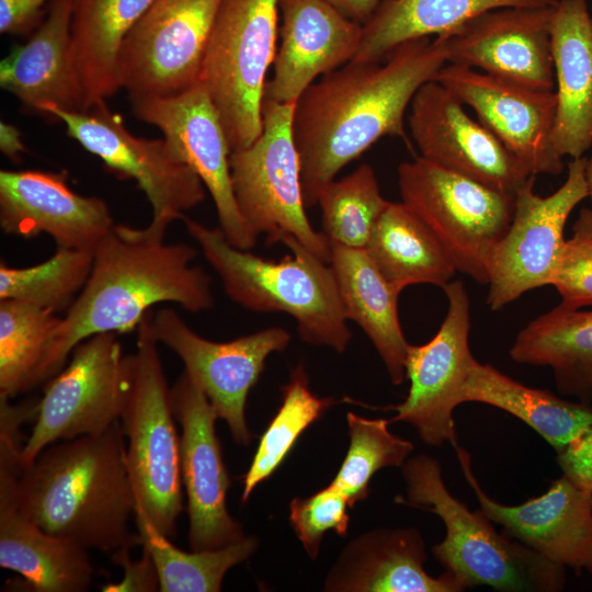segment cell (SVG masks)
I'll use <instances>...</instances> for the list:
<instances>
[{"label": "cell", "instance_id": "e575fe53", "mask_svg": "<svg viewBox=\"0 0 592 592\" xmlns=\"http://www.w3.org/2000/svg\"><path fill=\"white\" fill-rule=\"evenodd\" d=\"M143 548L150 554L159 578L160 592H218L227 571L257 549L255 537H244L212 550L185 551L157 530L144 512H134Z\"/></svg>", "mask_w": 592, "mask_h": 592}, {"label": "cell", "instance_id": "ab89813d", "mask_svg": "<svg viewBox=\"0 0 592 592\" xmlns=\"http://www.w3.org/2000/svg\"><path fill=\"white\" fill-rule=\"evenodd\" d=\"M349 500L332 485L307 498H294L289 504V522L306 553L315 559L323 535L334 531L344 537L349 530Z\"/></svg>", "mask_w": 592, "mask_h": 592}, {"label": "cell", "instance_id": "6da1fadb", "mask_svg": "<svg viewBox=\"0 0 592 592\" xmlns=\"http://www.w3.org/2000/svg\"><path fill=\"white\" fill-rule=\"evenodd\" d=\"M447 64L439 37L394 48L383 60H351L321 76L296 101L292 129L306 208L325 185L385 136L409 144L405 114L421 86Z\"/></svg>", "mask_w": 592, "mask_h": 592}, {"label": "cell", "instance_id": "d590c367", "mask_svg": "<svg viewBox=\"0 0 592 592\" xmlns=\"http://www.w3.org/2000/svg\"><path fill=\"white\" fill-rule=\"evenodd\" d=\"M390 201L383 197L374 169L366 163L321 190L322 234L330 246L365 249L373 229Z\"/></svg>", "mask_w": 592, "mask_h": 592}, {"label": "cell", "instance_id": "74e56055", "mask_svg": "<svg viewBox=\"0 0 592 592\" xmlns=\"http://www.w3.org/2000/svg\"><path fill=\"white\" fill-rule=\"evenodd\" d=\"M94 250L58 249L25 267L0 263V300L13 299L55 312L69 308L86 285Z\"/></svg>", "mask_w": 592, "mask_h": 592}, {"label": "cell", "instance_id": "e0dca14e", "mask_svg": "<svg viewBox=\"0 0 592 592\" xmlns=\"http://www.w3.org/2000/svg\"><path fill=\"white\" fill-rule=\"evenodd\" d=\"M171 402L181 425L180 467L187 499L190 548L212 550L237 543L246 536L227 509L230 478L216 435L218 415L185 371L171 387Z\"/></svg>", "mask_w": 592, "mask_h": 592}, {"label": "cell", "instance_id": "7402d4cb", "mask_svg": "<svg viewBox=\"0 0 592 592\" xmlns=\"http://www.w3.org/2000/svg\"><path fill=\"white\" fill-rule=\"evenodd\" d=\"M114 225L107 204L75 193L65 172L0 171V227L5 235L45 234L58 249L94 250Z\"/></svg>", "mask_w": 592, "mask_h": 592}, {"label": "cell", "instance_id": "b9f144b4", "mask_svg": "<svg viewBox=\"0 0 592 592\" xmlns=\"http://www.w3.org/2000/svg\"><path fill=\"white\" fill-rule=\"evenodd\" d=\"M132 547H123L111 554V559L123 569L119 582L102 587L103 592H153L159 591V578L155 562L147 549L138 560L130 557Z\"/></svg>", "mask_w": 592, "mask_h": 592}, {"label": "cell", "instance_id": "8fae6325", "mask_svg": "<svg viewBox=\"0 0 592 592\" xmlns=\"http://www.w3.org/2000/svg\"><path fill=\"white\" fill-rule=\"evenodd\" d=\"M38 112L61 121L68 136L112 172L137 182L152 209L149 225L167 230L172 221L182 219L185 212L203 202V182L175 157L168 143L134 136L105 101L87 111L46 104Z\"/></svg>", "mask_w": 592, "mask_h": 592}, {"label": "cell", "instance_id": "ac0fdd59", "mask_svg": "<svg viewBox=\"0 0 592 592\" xmlns=\"http://www.w3.org/2000/svg\"><path fill=\"white\" fill-rule=\"evenodd\" d=\"M408 116L420 156L499 191L515 193L535 175L474 119L447 88L431 80L415 92Z\"/></svg>", "mask_w": 592, "mask_h": 592}, {"label": "cell", "instance_id": "3957f363", "mask_svg": "<svg viewBox=\"0 0 592 592\" xmlns=\"http://www.w3.org/2000/svg\"><path fill=\"white\" fill-rule=\"evenodd\" d=\"M21 512L49 534L113 554L141 545L128 522L136 497L121 422L44 448L16 480Z\"/></svg>", "mask_w": 592, "mask_h": 592}, {"label": "cell", "instance_id": "8992f818", "mask_svg": "<svg viewBox=\"0 0 592 592\" xmlns=\"http://www.w3.org/2000/svg\"><path fill=\"white\" fill-rule=\"evenodd\" d=\"M149 311L138 325L129 354V383L119 422L136 505L169 538L184 509L180 435Z\"/></svg>", "mask_w": 592, "mask_h": 592}, {"label": "cell", "instance_id": "d6986e66", "mask_svg": "<svg viewBox=\"0 0 592 592\" xmlns=\"http://www.w3.org/2000/svg\"><path fill=\"white\" fill-rule=\"evenodd\" d=\"M434 80L474 110L478 121L534 175L563 171V157L554 145L555 91L452 64L444 65Z\"/></svg>", "mask_w": 592, "mask_h": 592}, {"label": "cell", "instance_id": "4dcf8cb0", "mask_svg": "<svg viewBox=\"0 0 592 592\" xmlns=\"http://www.w3.org/2000/svg\"><path fill=\"white\" fill-rule=\"evenodd\" d=\"M559 0H383L363 24L352 60L379 61L397 46L447 33L469 19L500 8L554 7Z\"/></svg>", "mask_w": 592, "mask_h": 592}, {"label": "cell", "instance_id": "d4e9b609", "mask_svg": "<svg viewBox=\"0 0 592 592\" xmlns=\"http://www.w3.org/2000/svg\"><path fill=\"white\" fill-rule=\"evenodd\" d=\"M73 0H52L47 18L30 39L0 62V86L26 107L53 104L87 111L71 39Z\"/></svg>", "mask_w": 592, "mask_h": 592}, {"label": "cell", "instance_id": "f35d334b", "mask_svg": "<svg viewBox=\"0 0 592 592\" xmlns=\"http://www.w3.org/2000/svg\"><path fill=\"white\" fill-rule=\"evenodd\" d=\"M350 446L330 485L342 491L350 508L368 496L371 478L382 468L401 467L413 451V444L388 430L385 419H367L348 412Z\"/></svg>", "mask_w": 592, "mask_h": 592}, {"label": "cell", "instance_id": "9c48e42d", "mask_svg": "<svg viewBox=\"0 0 592 592\" xmlns=\"http://www.w3.org/2000/svg\"><path fill=\"white\" fill-rule=\"evenodd\" d=\"M295 103L264 98L262 132L248 147L230 152V173L238 208L265 242L293 237L329 263L331 247L306 214L300 161L292 129Z\"/></svg>", "mask_w": 592, "mask_h": 592}, {"label": "cell", "instance_id": "83f0119b", "mask_svg": "<svg viewBox=\"0 0 592 592\" xmlns=\"http://www.w3.org/2000/svg\"><path fill=\"white\" fill-rule=\"evenodd\" d=\"M330 247L329 264L346 320L361 327L383 360L391 383L400 385L406 378L409 348L398 316L401 291L383 275L365 249Z\"/></svg>", "mask_w": 592, "mask_h": 592}, {"label": "cell", "instance_id": "4316f807", "mask_svg": "<svg viewBox=\"0 0 592 592\" xmlns=\"http://www.w3.org/2000/svg\"><path fill=\"white\" fill-rule=\"evenodd\" d=\"M557 86L554 145L580 158L592 146V18L587 0H559L550 26Z\"/></svg>", "mask_w": 592, "mask_h": 592}, {"label": "cell", "instance_id": "c3c4849f", "mask_svg": "<svg viewBox=\"0 0 592 592\" xmlns=\"http://www.w3.org/2000/svg\"><path fill=\"white\" fill-rule=\"evenodd\" d=\"M585 175L589 185V198L592 202V157L587 160Z\"/></svg>", "mask_w": 592, "mask_h": 592}, {"label": "cell", "instance_id": "30bf717a", "mask_svg": "<svg viewBox=\"0 0 592 592\" xmlns=\"http://www.w3.org/2000/svg\"><path fill=\"white\" fill-rule=\"evenodd\" d=\"M71 357L38 401L35 424L20 453L21 467L47 446L94 435L119 421L129 383V357L118 334H94L75 346Z\"/></svg>", "mask_w": 592, "mask_h": 592}, {"label": "cell", "instance_id": "52a82bcc", "mask_svg": "<svg viewBox=\"0 0 592 592\" xmlns=\"http://www.w3.org/2000/svg\"><path fill=\"white\" fill-rule=\"evenodd\" d=\"M278 0H220L205 48L200 81L215 104L230 150L262 132V103L276 55Z\"/></svg>", "mask_w": 592, "mask_h": 592}, {"label": "cell", "instance_id": "5bb4252c", "mask_svg": "<svg viewBox=\"0 0 592 592\" xmlns=\"http://www.w3.org/2000/svg\"><path fill=\"white\" fill-rule=\"evenodd\" d=\"M134 115L163 134L175 157L209 192L226 239L250 250L258 235L241 215L234 194L230 147L219 113L202 81L169 96H129Z\"/></svg>", "mask_w": 592, "mask_h": 592}, {"label": "cell", "instance_id": "cb8c5ba5", "mask_svg": "<svg viewBox=\"0 0 592 592\" xmlns=\"http://www.w3.org/2000/svg\"><path fill=\"white\" fill-rule=\"evenodd\" d=\"M281 43L264 98L296 103L319 76L351 61L363 25L323 0H278Z\"/></svg>", "mask_w": 592, "mask_h": 592}, {"label": "cell", "instance_id": "bcb514c9", "mask_svg": "<svg viewBox=\"0 0 592 592\" xmlns=\"http://www.w3.org/2000/svg\"><path fill=\"white\" fill-rule=\"evenodd\" d=\"M0 149L12 161L19 160L25 150L19 129L3 121L0 122Z\"/></svg>", "mask_w": 592, "mask_h": 592}, {"label": "cell", "instance_id": "44dd1931", "mask_svg": "<svg viewBox=\"0 0 592 592\" xmlns=\"http://www.w3.org/2000/svg\"><path fill=\"white\" fill-rule=\"evenodd\" d=\"M454 448L479 510L492 523L576 574H592V492L562 475L543 494L517 505H505L489 497L479 485L468 452L459 445Z\"/></svg>", "mask_w": 592, "mask_h": 592}, {"label": "cell", "instance_id": "4fadbf2b", "mask_svg": "<svg viewBox=\"0 0 592 592\" xmlns=\"http://www.w3.org/2000/svg\"><path fill=\"white\" fill-rule=\"evenodd\" d=\"M220 0H152L125 37L117 60L129 96H169L200 81Z\"/></svg>", "mask_w": 592, "mask_h": 592}, {"label": "cell", "instance_id": "f1b7e54d", "mask_svg": "<svg viewBox=\"0 0 592 592\" xmlns=\"http://www.w3.org/2000/svg\"><path fill=\"white\" fill-rule=\"evenodd\" d=\"M509 354L517 363L550 367L560 394L591 403L592 309L560 303L525 326Z\"/></svg>", "mask_w": 592, "mask_h": 592}, {"label": "cell", "instance_id": "5b68a950", "mask_svg": "<svg viewBox=\"0 0 592 592\" xmlns=\"http://www.w3.org/2000/svg\"><path fill=\"white\" fill-rule=\"evenodd\" d=\"M401 469L407 497L398 496L395 502L428 510L443 521L445 537L432 554L465 590L480 585L503 592L563 590L566 568L499 534L479 509L471 511L454 497L437 459L420 454L409 457Z\"/></svg>", "mask_w": 592, "mask_h": 592}, {"label": "cell", "instance_id": "60d3db41", "mask_svg": "<svg viewBox=\"0 0 592 592\" xmlns=\"http://www.w3.org/2000/svg\"><path fill=\"white\" fill-rule=\"evenodd\" d=\"M549 285L569 308L592 306V241L573 237L565 241Z\"/></svg>", "mask_w": 592, "mask_h": 592}, {"label": "cell", "instance_id": "ffe728a7", "mask_svg": "<svg viewBox=\"0 0 592 592\" xmlns=\"http://www.w3.org/2000/svg\"><path fill=\"white\" fill-rule=\"evenodd\" d=\"M555 7L489 10L436 37L447 64L555 91L550 45Z\"/></svg>", "mask_w": 592, "mask_h": 592}, {"label": "cell", "instance_id": "7c38bea8", "mask_svg": "<svg viewBox=\"0 0 592 592\" xmlns=\"http://www.w3.org/2000/svg\"><path fill=\"white\" fill-rule=\"evenodd\" d=\"M587 160L573 158L566 181L548 196L534 192L535 179L515 193L512 220L488 262L490 309L500 310L527 291L549 285L566 241V221L589 197Z\"/></svg>", "mask_w": 592, "mask_h": 592}, {"label": "cell", "instance_id": "8d00e7d4", "mask_svg": "<svg viewBox=\"0 0 592 592\" xmlns=\"http://www.w3.org/2000/svg\"><path fill=\"white\" fill-rule=\"evenodd\" d=\"M332 403V398H320L310 390L303 363L292 368L289 380L283 387L282 405L263 433L243 477L242 503L248 501L260 482L278 468L299 435Z\"/></svg>", "mask_w": 592, "mask_h": 592}, {"label": "cell", "instance_id": "603a6c76", "mask_svg": "<svg viewBox=\"0 0 592 592\" xmlns=\"http://www.w3.org/2000/svg\"><path fill=\"white\" fill-rule=\"evenodd\" d=\"M22 443L0 437V566L18 572L29 591L86 592L94 574L88 549L47 533L18 503Z\"/></svg>", "mask_w": 592, "mask_h": 592}, {"label": "cell", "instance_id": "f546056e", "mask_svg": "<svg viewBox=\"0 0 592 592\" xmlns=\"http://www.w3.org/2000/svg\"><path fill=\"white\" fill-rule=\"evenodd\" d=\"M462 401L499 408L536 431L556 452L592 428V406L569 401L545 389L525 386L477 360L465 383Z\"/></svg>", "mask_w": 592, "mask_h": 592}, {"label": "cell", "instance_id": "d6a6232c", "mask_svg": "<svg viewBox=\"0 0 592 592\" xmlns=\"http://www.w3.org/2000/svg\"><path fill=\"white\" fill-rule=\"evenodd\" d=\"M400 291L413 284L447 285L457 272L426 225L402 202H389L365 248Z\"/></svg>", "mask_w": 592, "mask_h": 592}, {"label": "cell", "instance_id": "7dc6e473", "mask_svg": "<svg viewBox=\"0 0 592 592\" xmlns=\"http://www.w3.org/2000/svg\"><path fill=\"white\" fill-rule=\"evenodd\" d=\"M572 237L592 241V209L582 208L572 225Z\"/></svg>", "mask_w": 592, "mask_h": 592}, {"label": "cell", "instance_id": "ee69618b", "mask_svg": "<svg viewBox=\"0 0 592 592\" xmlns=\"http://www.w3.org/2000/svg\"><path fill=\"white\" fill-rule=\"evenodd\" d=\"M52 0H0L1 34H25L39 26L43 7Z\"/></svg>", "mask_w": 592, "mask_h": 592}, {"label": "cell", "instance_id": "1f68e13d", "mask_svg": "<svg viewBox=\"0 0 592 592\" xmlns=\"http://www.w3.org/2000/svg\"><path fill=\"white\" fill-rule=\"evenodd\" d=\"M152 0H73L71 39L88 107L121 89L122 44Z\"/></svg>", "mask_w": 592, "mask_h": 592}, {"label": "cell", "instance_id": "f6af8a7d", "mask_svg": "<svg viewBox=\"0 0 592 592\" xmlns=\"http://www.w3.org/2000/svg\"><path fill=\"white\" fill-rule=\"evenodd\" d=\"M362 25L373 15L383 0H323Z\"/></svg>", "mask_w": 592, "mask_h": 592}, {"label": "cell", "instance_id": "7a4b0ae2", "mask_svg": "<svg viewBox=\"0 0 592 592\" xmlns=\"http://www.w3.org/2000/svg\"><path fill=\"white\" fill-rule=\"evenodd\" d=\"M166 231L118 224L100 241L88 281L56 330L43 382L66 365L77 344L98 333L137 329L155 305L177 304L191 312L214 306L209 275L191 264L196 248L166 242Z\"/></svg>", "mask_w": 592, "mask_h": 592}, {"label": "cell", "instance_id": "ba28073f", "mask_svg": "<svg viewBox=\"0 0 592 592\" xmlns=\"http://www.w3.org/2000/svg\"><path fill=\"white\" fill-rule=\"evenodd\" d=\"M405 203L433 232L457 272L488 282V262L510 226L514 196L415 157L398 167Z\"/></svg>", "mask_w": 592, "mask_h": 592}, {"label": "cell", "instance_id": "2e32d148", "mask_svg": "<svg viewBox=\"0 0 592 592\" xmlns=\"http://www.w3.org/2000/svg\"><path fill=\"white\" fill-rule=\"evenodd\" d=\"M447 311L435 335L425 344H409L405 368L410 387L406 399L389 407L396 414L389 422H407L420 439L433 446L458 445L454 410L475 357L469 349L470 301L460 281L443 287Z\"/></svg>", "mask_w": 592, "mask_h": 592}, {"label": "cell", "instance_id": "836d02e7", "mask_svg": "<svg viewBox=\"0 0 592 592\" xmlns=\"http://www.w3.org/2000/svg\"><path fill=\"white\" fill-rule=\"evenodd\" d=\"M62 317L13 299L0 300V397L43 383V369Z\"/></svg>", "mask_w": 592, "mask_h": 592}, {"label": "cell", "instance_id": "7bdbcfd3", "mask_svg": "<svg viewBox=\"0 0 592 592\" xmlns=\"http://www.w3.org/2000/svg\"><path fill=\"white\" fill-rule=\"evenodd\" d=\"M557 462L563 476L592 492V428L557 452Z\"/></svg>", "mask_w": 592, "mask_h": 592}, {"label": "cell", "instance_id": "277c9868", "mask_svg": "<svg viewBox=\"0 0 592 592\" xmlns=\"http://www.w3.org/2000/svg\"><path fill=\"white\" fill-rule=\"evenodd\" d=\"M182 220L235 303L255 312H285L304 342L345 351L351 332L329 263L293 237L281 240L292 254L273 261L232 246L220 228L185 215Z\"/></svg>", "mask_w": 592, "mask_h": 592}, {"label": "cell", "instance_id": "9a60e30c", "mask_svg": "<svg viewBox=\"0 0 592 592\" xmlns=\"http://www.w3.org/2000/svg\"><path fill=\"white\" fill-rule=\"evenodd\" d=\"M151 327L157 341L181 358L184 371L203 389L218 418L227 422L232 439L248 445L253 437L244 415L248 394L267 356L287 348L289 332L271 327L226 342L210 341L170 307L152 314Z\"/></svg>", "mask_w": 592, "mask_h": 592}, {"label": "cell", "instance_id": "484cf974", "mask_svg": "<svg viewBox=\"0 0 592 592\" xmlns=\"http://www.w3.org/2000/svg\"><path fill=\"white\" fill-rule=\"evenodd\" d=\"M426 551L412 527L376 528L349 543L329 571L326 591L339 592H463L448 572L430 576Z\"/></svg>", "mask_w": 592, "mask_h": 592}]
</instances>
